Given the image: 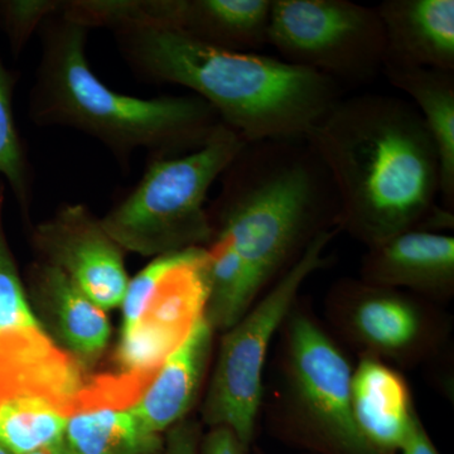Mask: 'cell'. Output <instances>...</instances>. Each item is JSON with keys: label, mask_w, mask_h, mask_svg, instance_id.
<instances>
[{"label": "cell", "mask_w": 454, "mask_h": 454, "mask_svg": "<svg viewBox=\"0 0 454 454\" xmlns=\"http://www.w3.org/2000/svg\"><path fill=\"white\" fill-rule=\"evenodd\" d=\"M304 139L333 182L339 232L370 249L411 230L453 229L454 212L439 202L437 149L413 104L342 98Z\"/></svg>", "instance_id": "1"}, {"label": "cell", "mask_w": 454, "mask_h": 454, "mask_svg": "<svg viewBox=\"0 0 454 454\" xmlns=\"http://www.w3.org/2000/svg\"><path fill=\"white\" fill-rule=\"evenodd\" d=\"M207 207L210 279L253 306L322 232L336 229L333 182L304 137L247 143Z\"/></svg>", "instance_id": "2"}, {"label": "cell", "mask_w": 454, "mask_h": 454, "mask_svg": "<svg viewBox=\"0 0 454 454\" xmlns=\"http://www.w3.org/2000/svg\"><path fill=\"white\" fill-rule=\"evenodd\" d=\"M131 71L192 91L245 143L297 138L343 98L339 82L276 57L207 46L181 33H114Z\"/></svg>", "instance_id": "3"}, {"label": "cell", "mask_w": 454, "mask_h": 454, "mask_svg": "<svg viewBox=\"0 0 454 454\" xmlns=\"http://www.w3.org/2000/svg\"><path fill=\"white\" fill-rule=\"evenodd\" d=\"M38 33L41 61L29 95V118L35 124L82 131L124 167L137 151L151 157L184 154L225 129L217 113L196 95L145 98L114 91L90 67L89 29L61 13Z\"/></svg>", "instance_id": "4"}, {"label": "cell", "mask_w": 454, "mask_h": 454, "mask_svg": "<svg viewBox=\"0 0 454 454\" xmlns=\"http://www.w3.org/2000/svg\"><path fill=\"white\" fill-rule=\"evenodd\" d=\"M262 411L269 434L307 454H378L355 422L342 346L298 298L280 327Z\"/></svg>", "instance_id": "5"}, {"label": "cell", "mask_w": 454, "mask_h": 454, "mask_svg": "<svg viewBox=\"0 0 454 454\" xmlns=\"http://www.w3.org/2000/svg\"><path fill=\"white\" fill-rule=\"evenodd\" d=\"M245 145L225 128L195 151L152 157L138 184L101 217L103 226L125 252L146 258L205 247L208 192Z\"/></svg>", "instance_id": "6"}, {"label": "cell", "mask_w": 454, "mask_h": 454, "mask_svg": "<svg viewBox=\"0 0 454 454\" xmlns=\"http://www.w3.org/2000/svg\"><path fill=\"white\" fill-rule=\"evenodd\" d=\"M337 234L339 230L333 229L317 236L303 255L223 333L201 406L202 423L208 428L226 427L252 448L262 413L269 348L301 286L327 265L325 249Z\"/></svg>", "instance_id": "7"}, {"label": "cell", "mask_w": 454, "mask_h": 454, "mask_svg": "<svg viewBox=\"0 0 454 454\" xmlns=\"http://www.w3.org/2000/svg\"><path fill=\"white\" fill-rule=\"evenodd\" d=\"M207 293L205 247L152 259L128 284L113 375L145 390L203 318Z\"/></svg>", "instance_id": "8"}, {"label": "cell", "mask_w": 454, "mask_h": 454, "mask_svg": "<svg viewBox=\"0 0 454 454\" xmlns=\"http://www.w3.org/2000/svg\"><path fill=\"white\" fill-rule=\"evenodd\" d=\"M325 316L337 342L390 366L438 360L452 342V316L411 293L342 278L328 289Z\"/></svg>", "instance_id": "9"}, {"label": "cell", "mask_w": 454, "mask_h": 454, "mask_svg": "<svg viewBox=\"0 0 454 454\" xmlns=\"http://www.w3.org/2000/svg\"><path fill=\"white\" fill-rule=\"evenodd\" d=\"M268 44L340 86L372 82L387 53L376 8L349 0H271Z\"/></svg>", "instance_id": "10"}, {"label": "cell", "mask_w": 454, "mask_h": 454, "mask_svg": "<svg viewBox=\"0 0 454 454\" xmlns=\"http://www.w3.org/2000/svg\"><path fill=\"white\" fill-rule=\"evenodd\" d=\"M85 387L82 372L61 355L0 343V448L31 454L62 441Z\"/></svg>", "instance_id": "11"}, {"label": "cell", "mask_w": 454, "mask_h": 454, "mask_svg": "<svg viewBox=\"0 0 454 454\" xmlns=\"http://www.w3.org/2000/svg\"><path fill=\"white\" fill-rule=\"evenodd\" d=\"M32 239L41 262L59 269L100 309L121 306L130 280L125 250L88 206L65 203L35 227Z\"/></svg>", "instance_id": "12"}, {"label": "cell", "mask_w": 454, "mask_h": 454, "mask_svg": "<svg viewBox=\"0 0 454 454\" xmlns=\"http://www.w3.org/2000/svg\"><path fill=\"white\" fill-rule=\"evenodd\" d=\"M27 283L29 304L44 333L83 367L92 365L112 334L106 310L59 269L41 260L28 269Z\"/></svg>", "instance_id": "13"}, {"label": "cell", "mask_w": 454, "mask_h": 454, "mask_svg": "<svg viewBox=\"0 0 454 454\" xmlns=\"http://www.w3.org/2000/svg\"><path fill=\"white\" fill-rule=\"evenodd\" d=\"M358 278L443 306L454 297V238L426 230L394 236L367 249Z\"/></svg>", "instance_id": "14"}, {"label": "cell", "mask_w": 454, "mask_h": 454, "mask_svg": "<svg viewBox=\"0 0 454 454\" xmlns=\"http://www.w3.org/2000/svg\"><path fill=\"white\" fill-rule=\"evenodd\" d=\"M271 0H158V28L216 49L254 52L268 44Z\"/></svg>", "instance_id": "15"}, {"label": "cell", "mask_w": 454, "mask_h": 454, "mask_svg": "<svg viewBox=\"0 0 454 454\" xmlns=\"http://www.w3.org/2000/svg\"><path fill=\"white\" fill-rule=\"evenodd\" d=\"M351 406L358 430L378 454L399 453L419 414L404 376L373 357H358Z\"/></svg>", "instance_id": "16"}, {"label": "cell", "mask_w": 454, "mask_h": 454, "mask_svg": "<svg viewBox=\"0 0 454 454\" xmlns=\"http://www.w3.org/2000/svg\"><path fill=\"white\" fill-rule=\"evenodd\" d=\"M385 62L454 73V0H385L376 5Z\"/></svg>", "instance_id": "17"}, {"label": "cell", "mask_w": 454, "mask_h": 454, "mask_svg": "<svg viewBox=\"0 0 454 454\" xmlns=\"http://www.w3.org/2000/svg\"><path fill=\"white\" fill-rule=\"evenodd\" d=\"M214 336V331L202 318L130 406L153 432H167L187 418L195 405L210 366Z\"/></svg>", "instance_id": "18"}, {"label": "cell", "mask_w": 454, "mask_h": 454, "mask_svg": "<svg viewBox=\"0 0 454 454\" xmlns=\"http://www.w3.org/2000/svg\"><path fill=\"white\" fill-rule=\"evenodd\" d=\"M382 74L413 100L439 160L442 207L454 212V73L385 62Z\"/></svg>", "instance_id": "19"}, {"label": "cell", "mask_w": 454, "mask_h": 454, "mask_svg": "<svg viewBox=\"0 0 454 454\" xmlns=\"http://www.w3.org/2000/svg\"><path fill=\"white\" fill-rule=\"evenodd\" d=\"M64 441L74 454H160L162 434L149 428L130 406H91L68 418Z\"/></svg>", "instance_id": "20"}, {"label": "cell", "mask_w": 454, "mask_h": 454, "mask_svg": "<svg viewBox=\"0 0 454 454\" xmlns=\"http://www.w3.org/2000/svg\"><path fill=\"white\" fill-rule=\"evenodd\" d=\"M17 79L0 57V179L11 188L20 211L28 217L35 199V175L14 115Z\"/></svg>", "instance_id": "21"}, {"label": "cell", "mask_w": 454, "mask_h": 454, "mask_svg": "<svg viewBox=\"0 0 454 454\" xmlns=\"http://www.w3.org/2000/svg\"><path fill=\"white\" fill-rule=\"evenodd\" d=\"M7 184L0 179V333L3 331L41 328L29 304L28 295L9 247L4 230L5 190Z\"/></svg>", "instance_id": "22"}, {"label": "cell", "mask_w": 454, "mask_h": 454, "mask_svg": "<svg viewBox=\"0 0 454 454\" xmlns=\"http://www.w3.org/2000/svg\"><path fill=\"white\" fill-rule=\"evenodd\" d=\"M62 4L64 0H0V28L7 35L12 55L18 59L33 33L61 13Z\"/></svg>", "instance_id": "23"}, {"label": "cell", "mask_w": 454, "mask_h": 454, "mask_svg": "<svg viewBox=\"0 0 454 454\" xmlns=\"http://www.w3.org/2000/svg\"><path fill=\"white\" fill-rule=\"evenodd\" d=\"M201 424L184 418L167 430L163 454H200Z\"/></svg>", "instance_id": "24"}, {"label": "cell", "mask_w": 454, "mask_h": 454, "mask_svg": "<svg viewBox=\"0 0 454 454\" xmlns=\"http://www.w3.org/2000/svg\"><path fill=\"white\" fill-rule=\"evenodd\" d=\"M250 450L231 429L215 427L202 435L200 454H252Z\"/></svg>", "instance_id": "25"}, {"label": "cell", "mask_w": 454, "mask_h": 454, "mask_svg": "<svg viewBox=\"0 0 454 454\" xmlns=\"http://www.w3.org/2000/svg\"><path fill=\"white\" fill-rule=\"evenodd\" d=\"M5 342L31 343V345H37L41 346V348L50 349V351L56 352V354L61 355L62 357H65L66 360L70 361V363L73 364L74 366H76L83 375V366L82 364L77 363L71 355H68L67 352L64 351V349L59 348V346L51 340L49 334L44 333L43 328L3 331V333H0V343ZM83 378H85V376H83ZM86 387H88V381H86ZM80 402H82V400H80Z\"/></svg>", "instance_id": "26"}, {"label": "cell", "mask_w": 454, "mask_h": 454, "mask_svg": "<svg viewBox=\"0 0 454 454\" xmlns=\"http://www.w3.org/2000/svg\"><path fill=\"white\" fill-rule=\"evenodd\" d=\"M402 454H441L437 447L433 443L426 427L420 419L419 414L415 417L413 426H411L409 437L406 439L404 447L400 450Z\"/></svg>", "instance_id": "27"}, {"label": "cell", "mask_w": 454, "mask_h": 454, "mask_svg": "<svg viewBox=\"0 0 454 454\" xmlns=\"http://www.w3.org/2000/svg\"><path fill=\"white\" fill-rule=\"evenodd\" d=\"M31 454H74L73 450L68 448L64 439L57 442L55 444H51L49 447L42 448L40 450H35Z\"/></svg>", "instance_id": "28"}, {"label": "cell", "mask_w": 454, "mask_h": 454, "mask_svg": "<svg viewBox=\"0 0 454 454\" xmlns=\"http://www.w3.org/2000/svg\"><path fill=\"white\" fill-rule=\"evenodd\" d=\"M0 454H9V453L5 452L4 450H2V448H0Z\"/></svg>", "instance_id": "29"}, {"label": "cell", "mask_w": 454, "mask_h": 454, "mask_svg": "<svg viewBox=\"0 0 454 454\" xmlns=\"http://www.w3.org/2000/svg\"><path fill=\"white\" fill-rule=\"evenodd\" d=\"M254 454H265L264 452H260V450H255V453ZM301 454H307V453H301Z\"/></svg>", "instance_id": "30"}]
</instances>
